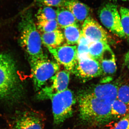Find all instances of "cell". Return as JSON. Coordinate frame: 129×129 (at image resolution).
<instances>
[{
	"label": "cell",
	"instance_id": "30bf717a",
	"mask_svg": "<svg viewBox=\"0 0 129 129\" xmlns=\"http://www.w3.org/2000/svg\"><path fill=\"white\" fill-rule=\"evenodd\" d=\"M77 47L76 45H65L57 48H47L58 64L73 73L78 61Z\"/></svg>",
	"mask_w": 129,
	"mask_h": 129
},
{
	"label": "cell",
	"instance_id": "d4e9b609",
	"mask_svg": "<svg viewBox=\"0 0 129 129\" xmlns=\"http://www.w3.org/2000/svg\"><path fill=\"white\" fill-rule=\"evenodd\" d=\"M89 45L83 43H79L77 47L78 59L90 57L89 55Z\"/></svg>",
	"mask_w": 129,
	"mask_h": 129
},
{
	"label": "cell",
	"instance_id": "2e32d148",
	"mask_svg": "<svg viewBox=\"0 0 129 129\" xmlns=\"http://www.w3.org/2000/svg\"><path fill=\"white\" fill-rule=\"evenodd\" d=\"M63 29V33L67 45H78L81 34V30L78 24L69 25Z\"/></svg>",
	"mask_w": 129,
	"mask_h": 129
},
{
	"label": "cell",
	"instance_id": "8992f818",
	"mask_svg": "<svg viewBox=\"0 0 129 129\" xmlns=\"http://www.w3.org/2000/svg\"><path fill=\"white\" fill-rule=\"evenodd\" d=\"M60 64L46 57L39 62L31 70L34 88L39 91L47 81L60 70Z\"/></svg>",
	"mask_w": 129,
	"mask_h": 129
},
{
	"label": "cell",
	"instance_id": "ba28073f",
	"mask_svg": "<svg viewBox=\"0 0 129 129\" xmlns=\"http://www.w3.org/2000/svg\"><path fill=\"white\" fill-rule=\"evenodd\" d=\"M73 73L83 82L99 77L103 74L99 61L90 57L78 59Z\"/></svg>",
	"mask_w": 129,
	"mask_h": 129
},
{
	"label": "cell",
	"instance_id": "d6986e66",
	"mask_svg": "<svg viewBox=\"0 0 129 129\" xmlns=\"http://www.w3.org/2000/svg\"><path fill=\"white\" fill-rule=\"evenodd\" d=\"M36 17L38 22L56 20V10L52 7L42 6L38 10Z\"/></svg>",
	"mask_w": 129,
	"mask_h": 129
},
{
	"label": "cell",
	"instance_id": "4fadbf2b",
	"mask_svg": "<svg viewBox=\"0 0 129 129\" xmlns=\"http://www.w3.org/2000/svg\"><path fill=\"white\" fill-rule=\"evenodd\" d=\"M64 7L72 13L78 22L81 23L90 16L89 8L79 0H65Z\"/></svg>",
	"mask_w": 129,
	"mask_h": 129
},
{
	"label": "cell",
	"instance_id": "9a60e30c",
	"mask_svg": "<svg viewBox=\"0 0 129 129\" xmlns=\"http://www.w3.org/2000/svg\"><path fill=\"white\" fill-rule=\"evenodd\" d=\"M56 12V20L60 28L63 29L69 25L78 24L73 14L65 8H58Z\"/></svg>",
	"mask_w": 129,
	"mask_h": 129
},
{
	"label": "cell",
	"instance_id": "ffe728a7",
	"mask_svg": "<svg viewBox=\"0 0 129 129\" xmlns=\"http://www.w3.org/2000/svg\"><path fill=\"white\" fill-rule=\"evenodd\" d=\"M117 99L129 106V79L121 80L118 89Z\"/></svg>",
	"mask_w": 129,
	"mask_h": 129
},
{
	"label": "cell",
	"instance_id": "44dd1931",
	"mask_svg": "<svg viewBox=\"0 0 129 129\" xmlns=\"http://www.w3.org/2000/svg\"><path fill=\"white\" fill-rule=\"evenodd\" d=\"M36 26L38 30L42 33L52 32L60 28L56 20L38 22Z\"/></svg>",
	"mask_w": 129,
	"mask_h": 129
},
{
	"label": "cell",
	"instance_id": "e0dca14e",
	"mask_svg": "<svg viewBox=\"0 0 129 129\" xmlns=\"http://www.w3.org/2000/svg\"><path fill=\"white\" fill-rule=\"evenodd\" d=\"M111 48L109 44L104 42H91L89 46L90 57L99 61L105 52Z\"/></svg>",
	"mask_w": 129,
	"mask_h": 129
},
{
	"label": "cell",
	"instance_id": "ac0fdd59",
	"mask_svg": "<svg viewBox=\"0 0 129 129\" xmlns=\"http://www.w3.org/2000/svg\"><path fill=\"white\" fill-rule=\"evenodd\" d=\"M113 120H118L129 114V106L117 99L113 103L111 111Z\"/></svg>",
	"mask_w": 129,
	"mask_h": 129
},
{
	"label": "cell",
	"instance_id": "5bb4252c",
	"mask_svg": "<svg viewBox=\"0 0 129 129\" xmlns=\"http://www.w3.org/2000/svg\"><path fill=\"white\" fill-rule=\"evenodd\" d=\"M42 43L47 48H55L61 46L65 39L60 29L48 33H41Z\"/></svg>",
	"mask_w": 129,
	"mask_h": 129
},
{
	"label": "cell",
	"instance_id": "484cf974",
	"mask_svg": "<svg viewBox=\"0 0 129 129\" xmlns=\"http://www.w3.org/2000/svg\"><path fill=\"white\" fill-rule=\"evenodd\" d=\"M124 61L125 64L129 70V51L124 56Z\"/></svg>",
	"mask_w": 129,
	"mask_h": 129
},
{
	"label": "cell",
	"instance_id": "7a4b0ae2",
	"mask_svg": "<svg viewBox=\"0 0 129 129\" xmlns=\"http://www.w3.org/2000/svg\"><path fill=\"white\" fill-rule=\"evenodd\" d=\"M18 29L19 42L26 53L32 70L37 63L46 57L42 50L40 34L30 10L22 15Z\"/></svg>",
	"mask_w": 129,
	"mask_h": 129
},
{
	"label": "cell",
	"instance_id": "cb8c5ba5",
	"mask_svg": "<svg viewBox=\"0 0 129 129\" xmlns=\"http://www.w3.org/2000/svg\"><path fill=\"white\" fill-rule=\"evenodd\" d=\"M109 129H129V114L114 122Z\"/></svg>",
	"mask_w": 129,
	"mask_h": 129
},
{
	"label": "cell",
	"instance_id": "9c48e42d",
	"mask_svg": "<svg viewBox=\"0 0 129 129\" xmlns=\"http://www.w3.org/2000/svg\"><path fill=\"white\" fill-rule=\"evenodd\" d=\"M70 72L66 70L59 71L51 78L52 84L50 86L42 88L38 91L36 98L39 100L50 99L54 94L68 89Z\"/></svg>",
	"mask_w": 129,
	"mask_h": 129
},
{
	"label": "cell",
	"instance_id": "7c38bea8",
	"mask_svg": "<svg viewBox=\"0 0 129 129\" xmlns=\"http://www.w3.org/2000/svg\"><path fill=\"white\" fill-rule=\"evenodd\" d=\"M99 62L102 70V75L104 76L102 81L104 83L111 82L117 70L115 55L111 48L106 51Z\"/></svg>",
	"mask_w": 129,
	"mask_h": 129
},
{
	"label": "cell",
	"instance_id": "8fae6325",
	"mask_svg": "<svg viewBox=\"0 0 129 129\" xmlns=\"http://www.w3.org/2000/svg\"><path fill=\"white\" fill-rule=\"evenodd\" d=\"M15 129H44V121L35 112L25 111L17 114L13 121Z\"/></svg>",
	"mask_w": 129,
	"mask_h": 129
},
{
	"label": "cell",
	"instance_id": "603a6c76",
	"mask_svg": "<svg viewBox=\"0 0 129 129\" xmlns=\"http://www.w3.org/2000/svg\"><path fill=\"white\" fill-rule=\"evenodd\" d=\"M65 0H35L39 5L42 6L60 8L64 7Z\"/></svg>",
	"mask_w": 129,
	"mask_h": 129
},
{
	"label": "cell",
	"instance_id": "5b68a950",
	"mask_svg": "<svg viewBox=\"0 0 129 129\" xmlns=\"http://www.w3.org/2000/svg\"><path fill=\"white\" fill-rule=\"evenodd\" d=\"M98 16L102 24L110 32L119 38L126 39L117 6L112 3L106 4L99 10Z\"/></svg>",
	"mask_w": 129,
	"mask_h": 129
},
{
	"label": "cell",
	"instance_id": "4316f807",
	"mask_svg": "<svg viewBox=\"0 0 129 129\" xmlns=\"http://www.w3.org/2000/svg\"><path fill=\"white\" fill-rule=\"evenodd\" d=\"M120 1H123L129 2V0H120Z\"/></svg>",
	"mask_w": 129,
	"mask_h": 129
},
{
	"label": "cell",
	"instance_id": "6da1fadb",
	"mask_svg": "<svg viewBox=\"0 0 129 129\" xmlns=\"http://www.w3.org/2000/svg\"><path fill=\"white\" fill-rule=\"evenodd\" d=\"M117 97L105 90L91 87L83 90L78 96L80 118L85 123L101 125L113 120L111 111Z\"/></svg>",
	"mask_w": 129,
	"mask_h": 129
},
{
	"label": "cell",
	"instance_id": "83f0119b",
	"mask_svg": "<svg viewBox=\"0 0 129 129\" xmlns=\"http://www.w3.org/2000/svg\"><path fill=\"white\" fill-rule=\"evenodd\" d=\"M0 129H5L0 128Z\"/></svg>",
	"mask_w": 129,
	"mask_h": 129
},
{
	"label": "cell",
	"instance_id": "52a82bcc",
	"mask_svg": "<svg viewBox=\"0 0 129 129\" xmlns=\"http://www.w3.org/2000/svg\"><path fill=\"white\" fill-rule=\"evenodd\" d=\"M81 34L90 43L102 41L108 44H113L115 42L112 37L93 18L88 17L83 23Z\"/></svg>",
	"mask_w": 129,
	"mask_h": 129
},
{
	"label": "cell",
	"instance_id": "3957f363",
	"mask_svg": "<svg viewBox=\"0 0 129 129\" xmlns=\"http://www.w3.org/2000/svg\"><path fill=\"white\" fill-rule=\"evenodd\" d=\"M23 86L11 55L0 54V100L14 103L23 98Z\"/></svg>",
	"mask_w": 129,
	"mask_h": 129
},
{
	"label": "cell",
	"instance_id": "277c9868",
	"mask_svg": "<svg viewBox=\"0 0 129 129\" xmlns=\"http://www.w3.org/2000/svg\"><path fill=\"white\" fill-rule=\"evenodd\" d=\"M50 99L52 102L53 122L55 124L62 123L73 115L76 99L71 90L68 89L56 93Z\"/></svg>",
	"mask_w": 129,
	"mask_h": 129
},
{
	"label": "cell",
	"instance_id": "7402d4cb",
	"mask_svg": "<svg viewBox=\"0 0 129 129\" xmlns=\"http://www.w3.org/2000/svg\"><path fill=\"white\" fill-rule=\"evenodd\" d=\"M119 13L123 30L126 39L129 42V9L122 7L119 9Z\"/></svg>",
	"mask_w": 129,
	"mask_h": 129
}]
</instances>
